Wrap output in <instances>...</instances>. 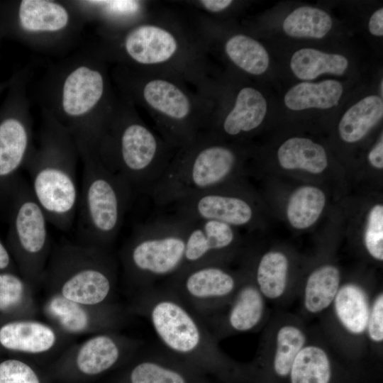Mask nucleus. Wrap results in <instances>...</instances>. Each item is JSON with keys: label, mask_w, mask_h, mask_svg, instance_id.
I'll return each instance as SVG.
<instances>
[{"label": "nucleus", "mask_w": 383, "mask_h": 383, "mask_svg": "<svg viewBox=\"0 0 383 383\" xmlns=\"http://www.w3.org/2000/svg\"><path fill=\"white\" fill-rule=\"evenodd\" d=\"M37 95L40 109L68 130L78 149L95 150L116 96L106 62L89 45L51 65Z\"/></svg>", "instance_id": "obj_1"}, {"label": "nucleus", "mask_w": 383, "mask_h": 383, "mask_svg": "<svg viewBox=\"0 0 383 383\" xmlns=\"http://www.w3.org/2000/svg\"><path fill=\"white\" fill-rule=\"evenodd\" d=\"M94 151L135 194L148 195L176 150L139 118L133 103L122 95L116 97Z\"/></svg>", "instance_id": "obj_2"}, {"label": "nucleus", "mask_w": 383, "mask_h": 383, "mask_svg": "<svg viewBox=\"0 0 383 383\" xmlns=\"http://www.w3.org/2000/svg\"><path fill=\"white\" fill-rule=\"evenodd\" d=\"M42 124L23 170L30 177L34 198L49 223L67 231L73 225L79 204L77 166L79 154L71 133L41 109Z\"/></svg>", "instance_id": "obj_3"}, {"label": "nucleus", "mask_w": 383, "mask_h": 383, "mask_svg": "<svg viewBox=\"0 0 383 383\" xmlns=\"http://www.w3.org/2000/svg\"><path fill=\"white\" fill-rule=\"evenodd\" d=\"M128 310L151 326L161 347L184 361L216 367L226 361L204 320L162 284L132 290Z\"/></svg>", "instance_id": "obj_4"}, {"label": "nucleus", "mask_w": 383, "mask_h": 383, "mask_svg": "<svg viewBox=\"0 0 383 383\" xmlns=\"http://www.w3.org/2000/svg\"><path fill=\"white\" fill-rule=\"evenodd\" d=\"M87 23L71 0H1L0 38L46 55L77 46Z\"/></svg>", "instance_id": "obj_5"}, {"label": "nucleus", "mask_w": 383, "mask_h": 383, "mask_svg": "<svg viewBox=\"0 0 383 383\" xmlns=\"http://www.w3.org/2000/svg\"><path fill=\"white\" fill-rule=\"evenodd\" d=\"M118 274L111 249L64 243L51 250L41 284L68 300L100 306L114 302Z\"/></svg>", "instance_id": "obj_6"}, {"label": "nucleus", "mask_w": 383, "mask_h": 383, "mask_svg": "<svg viewBox=\"0 0 383 383\" xmlns=\"http://www.w3.org/2000/svg\"><path fill=\"white\" fill-rule=\"evenodd\" d=\"M239 166L235 150L220 139L201 132L176 150L148 196L159 208L189 196L227 185Z\"/></svg>", "instance_id": "obj_7"}, {"label": "nucleus", "mask_w": 383, "mask_h": 383, "mask_svg": "<svg viewBox=\"0 0 383 383\" xmlns=\"http://www.w3.org/2000/svg\"><path fill=\"white\" fill-rule=\"evenodd\" d=\"M191 223L171 213L136 226L119 252L125 279L132 290L162 282L182 269Z\"/></svg>", "instance_id": "obj_8"}, {"label": "nucleus", "mask_w": 383, "mask_h": 383, "mask_svg": "<svg viewBox=\"0 0 383 383\" xmlns=\"http://www.w3.org/2000/svg\"><path fill=\"white\" fill-rule=\"evenodd\" d=\"M78 151L83 163L78 204L81 243L111 249L135 193L126 181L102 164L94 150Z\"/></svg>", "instance_id": "obj_9"}, {"label": "nucleus", "mask_w": 383, "mask_h": 383, "mask_svg": "<svg viewBox=\"0 0 383 383\" xmlns=\"http://www.w3.org/2000/svg\"><path fill=\"white\" fill-rule=\"evenodd\" d=\"M112 77L130 101H140L157 116L163 138L175 150L192 142L202 123L194 116L188 94L175 83L164 78H145L136 70L118 65Z\"/></svg>", "instance_id": "obj_10"}, {"label": "nucleus", "mask_w": 383, "mask_h": 383, "mask_svg": "<svg viewBox=\"0 0 383 383\" xmlns=\"http://www.w3.org/2000/svg\"><path fill=\"white\" fill-rule=\"evenodd\" d=\"M31 74L30 66L16 72L9 79L0 105V209H6L35 145L28 94Z\"/></svg>", "instance_id": "obj_11"}, {"label": "nucleus", "mask_w": 383, "mask_h": 383, "mask_svg": "<svg viewBox=\"0 0 383 383\" xmlns=\"http://www.w3.org/2000/svg\"><path fill=\"white\" fill-rule=\"evenodd\" d=\"M7 248L19 274L35 287L41 284L51 252L48 218L21 176L10 196Z\"/></svg>", "instance_id": "obj_12"}, {"label": "nucleus", "mask_w": 383, "mask_h": 383, "mask_svg": "<svg viewBox=\"0 0 383 383\" xmlns=\"http://www.w3.org/2000/svg\"><path fill=\"white\" fill-rule=\"evenodd\" d=\"M243 277L226 264H205L182 270L160 284L173 291L206 324L228 305Z\"/></svg>", "instance_id": "obj_13"}, {"label": "nucleus", "mask_w": 383, "mask_h": 383, "mask_svg": "<svg viewBox=\"0 0 383 383\" xmlns=\"http://www.w3.org/2000/svg\"><path fill=\"white\" fill-rule=\"evenodd\" d=\"M42 311L48 322L67 337L119 331L130 313L116 302L85 305L51 292H48Z\"/></svg>", "instance_id": "obj_14"}, {"label": "nucleus", "mask_w": 383, "mask_h": 383, "mask_svg": "<svg viewBox=\"0 0 383 383\" xmlns=\"http://www.w3.org/2000/svg\"><path fill=\"white\" fill-rule=\"evenodd\" d=\"M143 347L139 339L117 332L91 335L63 350L62 360L85 376H96L133 357Z\"/></svg>", "instance_id": "obj_15"}, {"label": "nucleus", "mask_w": 383, "mask_h": 383, "mask_svg": "<svg viewBox=\"0 0 383 383\" xmlns=\"http://www.w3.org/2000/svg\"><path fill=\"white\" fill-rule=\"evenodd\" d=\"M172 213L190 221L214 220L233 227L250 224L254 210L244 196L229 192L228 184L195 194L169 206Z\"/></svg>", "instance_id": "obj_16"}, {"label": "nucleus", "mask_w": 383, "mask_h": 383, "mask_svg": "<svg viewBox=\"0 0 383 383\" xmlns=\"http://www.w3.org/2000/svg\"><path fill=\"white\" fill-rule=\"evenodd\" d=\"M266 301L251 275L243 274L228 305L206 325L218 341L233 334L255 331L266 317Z\"/></svg>", "instance_id": "obj_17"}, {"label": "nucleus", "mask_w": 383, "mask_h": 383, "mask_svg": "<svg viewBox=\"0 0 383 383\" xmlns=\"http://www.w3.org/2000/svg\"><path fill=\"white\" fill-rule=\"evenodd\" d=\"M236 242L234 228L227 223L214 220L192 221L180 270L205 264H226Z\"/></svg>", "instance_id": "obj_18"}, {"label": "nucleus", "mask_w": 383, "mask_h": 383, "mask_svg": "<svg viewBox=\"0 0 383 383\" xmlns=\"http://www.w3.org/2000/svg\"><path fill=\"white\" fill-rule=\"evenodd\" d=\"M67 338L50 323L36 318L13 319L0 326V346L30 356L59 352Z\"/></svg>", "instance_id": "obj_19"}, {"label": "nucleus", "mask_w": 383, "mask_h": 383, "mask_svg": "<svg viewBox=\"0 0 383 383\" xmlns=\"http://www.w3.org/2000/svg\"><path fill=\"white\" fill-rule=\"evenodd\" d=\"M372 298L361 285L354 282L341 284L330 309L340 334L350 340L365 338Z\"/></svg>", "instance_id": "obj_20"}, {"label": "nucleus", "mask_w": 383, "mask_h": 383, "mask_svg": "<svg viewBox=\"0 0 383 383\" xmlns=\"http://www.w3.org/2000/svg\"><path fill=\"white\" fill-rule=\"evenodd\" d=\"M87 24L94 23L96 33L112 34L138 23L142 4L127 0H71Z\"/></svg>", "instance_id": "obj_21"}, {"label": "nucleus", "mask_w": 383, "mask_h": 383, "mask_svg": "<svg viewBox=\"0 0 383 383\" xmlns=\"http://www.w3.org/2000/svg\"><path fill=\"white\" fill-rule=\"evenodd\" d=\"M267 110V101L260 91L253 87H243L219 126L206 133L214 135L219 132L228 136H237L250 133L262 124Z\"/></svg>", "instance_id": "obj_22"}, {"label": "nucleus", "mask_w": 383, "mask_h": 383, "mask_svg": "<svg viewBox=\"0 0 383 383\" xmlns=\"http://www.w3.org/2000/svg\"><path fill=\"white\" fill-rule=\"evenodd\" d=\"M261 350L272 353L273 370L281 377L289 374L293 362L309 341L308 334L301 323L286 321L278 325L272 333V340L266 339Z\"/></svg>", "instance_id": "obj_23"}, {"label": "nucleus", "mask_w": 383, "mask_h": 383, "mask_svg": "<svg viewBox=\"0 0 383 383\" xmlns=\"http://www.w3.org/2000/svg\"><path fill=\"white\" fill-rule=\"evenodd\" d=\"M149 353L130 370L129 383H189L187 374L175 365L179 358L162 347Z\"/></svg>", "instance_id": "obj_24"}, {"label": "nucleus", "mask_w": 383, "mask_h": 383, "mask_svg": "<svg viewBox=\"0 0 383 383\" xmlns=\"http://www.w3.org/2000/svg\"><path fill=\"white\" fill-rule=\"evenodd\" d=\"M339 269L333 265H321L307 277L302 293V306L310 315L321 314L331 308L341 286Z\"/></svg>", "instance_id": "obj_25"}, {"label": "nucleus", "mask_w": 383, "mask_h": 383, "mask_svg": "<svg viewBox=\"0 0 383 383\" xmlns=\"http://www.w3.org/2000/svg\"><path fill=\"white\" fill-rule=\"evenodd\" d=\"M34 286L14 271H0V313L35 318Z\"/></svg>", "instance_id": "obj_26"}, {"label": "nucleus", "mask_w": 383, "mask_h": 383, "mask_svg": "<svg viewBox=\"0 0 383 383\" xmlns=\"http://www.w3.org/2000/svg\"><path fill=\"white\" fill-rule=\"evenodd\" d=\"M343 91L342 84L334 79L319 83L301 82L288 90L284 101L287 107L293 111L327 109L338 104Z\"/></svg>", "instance_id": "obj_27"}, {"label": "nucleus", "mask_w": 383, "mask_h": 383, "mask_svg": "<svg viewBox=\"0 0 383 383\" xmlns=\"http://www.w3.org/2000/svg\"><path fill=\"white\" fill-rule=\"evenodd\" d=\"M289 262L279 251H268L259 259L252 278L266 300L278 301L287 294Z\"/></svg>", "instance_id": "obj_28"}, {"label": "nucleus", "mask_w": 383, "mask_h": 383, "mask_svg": "<svg viewBox=\"0 0 383 383\" xmlns=\"http://www.w3.org/2000/svg\"><path fill=\"white\" fill-rule=\"evenodd\" d=\"M382 116V99L376 95L367 96L345 112L338 124L340 137L346 143H356L363 138Z\"/></svg>", "instance_id": "obj_29"}, {"label": "nucleus", "mask_w": 383, "mask_h": 383, "mask_svg": "<svg viewBox=\"0 0 383 383\" xmlns=\"http://www.w3.org/2000/svg\"><path fill=\"white\" fill-rule=\"evenodd\" d=\"M277 158L279 165L286 170H303L319 174L328 166L325 149L306 138L287 139L279 148Z\"/></svg>", "instance_id": "obj_30"}, {"label": "nucleus", "mask_w": 383, "mask_h": 383, "mask_svg": "<svg viewBox=\"0 0 383 383\" xmlns=\"http://www.w3.org/2000/svg\"><path fill=\"white\" fill-rule=\"evenodd\" d=\"M289 375L291 383H330L329 351L323 345L309 340L296 355Z\"/></svg>", "instance_id": "obj_31"}, {"label": "nucleus", "mask_w": 383, "mask_h": 383, "mask_svg": "<svg viewBox=\"0 0 383 383\" xmlns=\"http://www.w3.org/2000/svg\"><path fill=\"white\" fill-rule=\"evenodd\" d=\"M348 67L345 56L309 48L298 50L290 60L292 72L302 80H312L326 73L342 75Z\"/></svg>", "instance_id": "obj_32"}, {"label": "nucleus", "mask_w": 383, "mask_h": 383, "mask_svg": "<svg viewBox=\"0 0 383 383\" xmlns=\"http://www.w3.org/2000/svg\"><path fill=\"white\" fill-rule=\"evenodd\" d=\"M224 49L234 65L250 74H262L269 67L270 58L266 49L250 36L233 35L226 42Z\"/></svg>", "instance_id": "obj_33"}, {"label": "nucleus", "mask_w": 383, "mask_h": 383, "mask_svg": "<svg viewBox=\"0 0 383 383\" xmlns=\"http://www.w3.org/2000/svg\"><path fill=\"white\" fill-rule=\"evenodd\" d=\"M325 204L326 196L320 189L312 186L299 187L289 199L288 220L295 228H307L318 220Z\"/></svg>", "instance_id": "obj_34"}, {"label": "nucleus", "mask_w": 383, "mask_h": 383, "mask_svg": "<svg viewBox=\"0 0 383 383\" xmlns=\"http://www.w3.org/2000/svg\"><path fill=\"white\" fill-rule=\"evenodd\" d=\"M333 21L328 13L316 7L294 9L284 20V33L293 38L321 39L331 30Z\"/></svg>", "instance_id": "obj_35"}, {"label": "nucleus", "mask_w": 383, "mask_h": 383, "mask_svg": "<svg viewBox=\"0 0 383 383\" xmlns=\"http://www.w3.org/2000/svg\"><path fill=\"white\" fill-rule=\"evenodd\" d=\"M364 244L369 255L378 261L383 260V206H374L367 217L364 233Z\"/></svg>", "instance_id": "obj_36"}, {"label": "nucleus", "mask_w": 383, "mask_h": 383, "mask_svg": "<svg viewBox=\"0 0 383 383\" xmlns=\"http://www.w3.org/2000/svg\"><path fill=\"white\" fill-rule=\"evenodd\" d=\"M0 383L41 382L29 364L18 359H8L0 362Z\"/></svg>", "instance_id": "obj_37"}, {"label": "nucleus", "mask_w": 383, "mask_h": 383, "mask_svg": "<svg viewBox=\"0 0 383 383\" xmlns=\"http://www.w3.org/2000/svg\"><path fill=\"white\" fill-rule=\"evenodd\" d=\"M365 338L377 348L383 343V293L379 292L372 298L366 327Z\"/></svg>", "instance_id": "obj_38"}, {"label": "nucleus", "mask_w": 383, "mask_h": 383, "mask_svg": "<svg viewBox=\"0 0 383 383\" xmlns=\"http://www.w3.org/2000/svg\"><path fill=\"white\" fill-rule=\"evenodd\" d=\"M368 28L371 34L375 36L382 37L383 35V9L379 8L371 16Z\"/></svg>", "instance_id": "obj_39"}, {"label": "nucleus", "mask_w": 383, "mask_h": 383, "mask_svg": "<svg viewBox=\"0 0 383 383\" xmlns=\"http://www.w3.org/2000/svg\"><path fill=\"white\" fill-rule=\"evenodd\" d=\"M370 164L377 169L383 168V139L382 135L379 142L373 147L368 155Z\"/></svg>", "instance_id": "obj_40"}, {"label": "nucleus", "mask_w": 383, "mask_h": 383, "mask_svg": "<svg viewBox=\"0 0 383 383\" xmlns=\"http://www.w3.org/2000/svg\"><path fill=\"white\" fill-rule=\"evenodd\" d=\"M199 3L201 6L211 13H219L228 8L233 3L231 0H202Z\"/></svg>", "instance_id": "obj_41"}, {"label": "nucleus", "mask_w": 383, "mask_h": 383, "mask_svg": "<svg viewBox=\"0 0 383 383\" xmlns=\"http://www.w3.org/2000/svg\"><path fill=\"white\" fill-rule=\"evenodd\" d=\"M14 265L12 256L0 239V271H13Z\"/></svg>", "instance_id": "obj_42"}, {"label": "nucleus", "mask_w": 383, "mask_h": 383, "mask_svg": "<svg viewBox=\"0 0 383 383\" xmlns=\"http://www.w3.org/2000/svg\"><path fill=\"white\" fill-rule=\"evenodd\" d=\"M0 40H1V38H0ZM8 84H9V80L6 81V82L0 83V91H3L5 89H6Z\"/></svg>", "instance_id": "obj_43"}, {"label": "nucleus", "mask_w": 383, "mask_h": 383, "mask_svg": "<svg viewBox=\"0 0 383 383\" xmlns=\"http://www.w3.org/2000/svg\"><path fill=\"white\" fill-rule=\"evenodd\" d=\"M383 82L382 80L381 81V93H382V91H383Z\"/></svg>", "instance_id": "obj_44"}, {"label": "nucleus", "mask_w": 383, "mask_h": 383, "mask_svg": "<svg viewBox=\"0 0 383 383\" xmlns=\"http://www.w3.org/2000/svg\"><path fill=\"white\" fill-rule=\"evenodd\" d=\"M1 92H2V91H0V94H1Z\"/></svg>", "instance_id": "obj_45"}]
</instances>
